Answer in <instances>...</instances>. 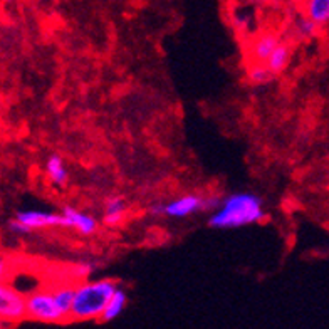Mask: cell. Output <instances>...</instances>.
Returning <instances> with one entry per match:
<instances>
[{
    "instance_id": "1",
    "label": "cell",
    "mask_w": 329,
    "mask_h": 329,
    "mask_svg": "<svg viewBox=\"0 0 329 329\" xmlns=\"http://www.w3.org/2000/svg\"><path fill=\"white\" fill-rule=\"evenodd\" d=\"M266 218L264 202L250 192H237L223 198L220 207L212 212L209 225L213 229H239Z\"/></svg>"
},
{
    "instance_id": "2",
    "label": "cell",
    "mask_w": 329,
    "mask_h": 329,
    "mask_svg": "<svg viewBox=\"0 0 329 329\" xmlns=\"http://www.w3.org/2000/svg\"><path fill=\"white\" fill-rule=\"evenodd\" d=\"M76 287L60 286L54 291H34L27 294V318L47 324L71 321Z\"/></svg>"
},
{
    "instance_id": "3",
    "label": "cell",
    "mask_w": 329,
    "mask_h": 329,
    "mask_svg": "<svg viewBox=\"0 0 329 329\" xmlns=\"http://www.w3.org/2000/svg\"><path fill=\"white\" fill-rule=\"evenodd\" d=\"M116 289V282L111 279L79 282L74 291L71 321H99Z\"/></svg>"
},
{
    "instance_id": "4",
    "label": "cell",
    "mask_w": 329,
    "mask_h": 329,
    "mask_svg": "<svg viewBox=\"0 0 329 329\" xmlns=\"http://www.w3.org/2000/svg\"><path fill=\"white\" fill-rule=\"evenodd\" d=\"M0 318L2 324H15L27 318V296L15 287L0 286Z\"/></svg>"
},
{
    "instance_id": "5",
    "label": "cell",
    "mask_w": 329,
    "mask_h": 329,
    "mask_svg": "<svg viewBox=\"0 0 329 329\" xmlns=\"http://www.w3.org/2000/svg\"><path fill=\"white\" fill-rule=\"evenodd\" d=\"M204 210V197L200 195H181L163 204V215L170 218H185Z\"/></svg>"
},
{
    "instance_id": "6",
    "label": "cell",
    "mask_w": 329,
    "mask_h": 329,
    "mask_svg": "<svg viewBox=\"0 0 329 329\" xmlns=\"http://www.w3.org/2000/svg\"><path fill=\"white\" fill-rule=\"evenodd\" d=\"M15 218L22 222L30 232L51 229V227H62V215L44 212V210H22L15 213Z\"/></svg>"
},
{
    "instance_id": "7",
    "label": "cell",
    "mask_w": 329,
    "mask_h": 329,
    "mask_svg": "<svg viewBox=\"0 0 329 329\" xmlns=\"http://www.w3.org/2000/svg\"><path fill=\"white\" fill-rule=\"evenodd\" d=\"M60 215H62V227L76 230L81 235H92L97 230V220L86 212H81L72 207H64Z\"/></svg>"
},
{
    "instance_id": "8",
    "label": "cell",
    "mask_w": 329,
    "mask_h": 329,
    "mask_svg": "<svg viewBox=\"0 0 329 329\" xmlns=\"http://www.w3.org/2000/svg\"><path fill=\"white\" fill-rule=\"evenodd\" d=\"M281 44V39L275 32H259L249 44L250 62H266L275 47Z\"/></svg>"
},
{
    "instance_id": "9",
    "label": "cell",
    "mask_w": 329,
    "mask_h": 329,
    "mask_svg": "<svg viewBox=\"0 0 329 329\" xmlns=\"http://www.w3.org/2000/svg\"><path fill=\"white\" fill-rule=\"evenodd\" d=\"M300 7H302V14L319 27L329 24V0H304Z\"/></svg>"
},
{
    "instance_id": "10",
    "label": "cell",
    "mask_w": 329,
    "mask_h": 329,
    "mask_svg": "<svg viewBox=\"0 0 329 329\" xmlns=\"http://www.w3.org/2000/svg\"><path fill=\"white\" fill-rule=\"evenodd\" d=\"M126 215V202L121 197H111L104 204V213L103 222L109 227L120 225L124 220Z\"/></svg>"
},
{
    "instance_id": "11",
    "label": "cell",
    "mask_w": 329,
    "mask_h": 329,
    "mask_svg": "<svg viewBox=\"0 0 329 329\" xmlns=\"http://www.w3.org/2000/svg\"><path fill=\"white\" fill-rule=\"evenodd\" d=\"M46 173L52 185L64 186L67 183V168L64 160L59 155H51L46 160Z\"/></svg>"
},
{
    "instance_id": "12",
    "label": "cell",
    "mask_w": 329,
    "mask_h": 329,
    "mask_svg": "<svg viewBox=\"0 0 329 329\" xmlns=\"http://www.w3.org/2000/svg\"><path fill=\"white\" fill-rule=\"evenodd\" d=\"M289 62H291V47L284 42L279 44L266 60L267 67L270 69V72L274 76H277L286 71L287 66H289Z\"/></svg>"
},
{
    "instance_id": "13",
    "label": "cell",
    "mask_w": 329,
    "mask_h": 329,
    "mask_svg": "<svg viewBox=\"0 0 329 329\" xmlns=\"http://www.w3.org/2000/svg\"><path fill=\"white\" fill-rule=\"evenodd\" d=\"M126 302H128V298H126V292L123 289L118 287L116 292L113 294V298L109 299L106 309H104L103 316H101V323H113L115 319H118L121 316V312L124 311Z\"/></svg>"
},
{
    "instance_id": "14",
    "label": "cell",
    "mask_w": 329,
    "mask_h": 329,
    "mask_svg": "<svg viewBox=\"0 0 329 329\" xmlns=\"http://www.w3.org/2000/svg\"><path fill=\"white\" fill-rule=\"evenodd\" d=\"M250 3L247 7H235L232 12V24L239 32H250L252 22H254V14L249 9Z\"/></svg>"
},
{
    "instance_id": "15",
    "label": "cell",
    "mask_w": 329,
    "mask_h": 329,
    "mask_svg": "<svg viewBox=\"0 0 329 329\" xmlns=\"http://www.w3.org/2000/svg\"><path fill=\"white\" fill-rule=\"evenodd\" d=\"M272 72L266 62H250L247 67V78L252 84H266L272 79Z\"/></svg>"
},
{
    "instance_id": "16",
    "label": "cell",
    "mask_w": 329,
    "mask_h": 329,
    "mask_svg": "<svg viewBox=\"0 0 329 329\" xmlns=\"http://www.w3.org/2000/svg\"><path fill=\"white\" fill-rule=\"evenodd\" d=\"M318 29H319L318 24L312 22L311 19H307L304 14H302V17H299L298 20H296V24H294L296 34H298L299 37H302V39L314 37V35L318 34Z\"/></svg>"
},
{
    "instance_id": "17",
    "label": "cell",
    "mask_w": 329,
    "mask_h": 329,
    "mask_svg": "<svg viewBox=\"0 0 329 329\" xmlns=\"http://www.w3.org/2000/svg\"><path fill=\"white\" fill-rule=\"evenodd\" d=\"M7 229H9V232L14 234V235H27V234H30V230L27 229V227L24 225L22 222H19L15 217L12 218L9 223H7Z\"/></svg>"
},
{
    "instance_id": "18",
    "label": "cell",
    "mask_w": 329,
    "mask_h": 329,
    "mask_svg": "<svg viewBox=\"0 0 329 329\" xmlns=\"http://www.w3.org/2000/svg\"><path fill=\"white\" fill-rule=\"evenodd\" d=\"M222 200L217 197V195H209V197H204V210H209V212H215V210L220 207Z\"/></svg>"
},
{
    "instance_id": "19",
    "label": "cell",
    "mask_w": 329,
    "mask_h": 329,
    "mask_svg": "<svg viewBox=\"0 0 329 329\" xmlns=\"http://www.w3.org/2000/svg\"><path fill=\"white\" fill-rule=\"evenodd\" d=\"M76 275H78L79 279H83V281H86V279L89 277V274L92 272V267L89 266V264H81V266H78L74 269Z\"/></svg>"
},
{
    "instance_id": "20",
    "label": "cell",
    "mask_w": 329,
    "mask_h": 329,
    "mask_svg": "<svg viewBox=\"0 0 329 329\" xmlns=\"http://www.w3.org/2000/svg\"><path fill=\"white\" fill-rule=\"evenodd\" d=\"M150 213H151V215H163V204L151 205V209H150Z\"/></svg>"
},
{
    "instance_id": "21",
    "label": "cell",
    "mask_w": 329,
    "mask_h": 329,
    "mask_svg": "<svg viewBox=\"0 0 329 329\" xmlns=\"http://www.w3.org/2000/svg\"><path fill=\"white\" fill-rule=\"evenodd\" d=\"M242 2H247V3H257V2H261V0H242Z\"/></svg>"
},
{
    "instance_id": "22",
    "label": "cell",
    "mask_w": 329,
    "mask_h": 329,
    "mask_svg": "<svg viewBox=\"0 0 329 329\" xmlns=\"http://www.w3.org/2000/svg\"><path fill=\"white\" fill-rule=\"evenodd\" d=\"M10 2H14V0H2V3H10Z\"/></svg>"
},
{
    "instance_id": "23",
    "label": "cell",
    "mask_w": 329,
    "mask_h": 329,
    "mask_svg": "<svg viewBox=\"0 0 329 329\" xmlns=\"http://www.w3.org/2000/svg\"><path fill=\"white\" fill-rule=\"evenodd\" d=\"M292 2H296V3H302L304 0H292Z\"/></svg>"
}]
</instances>
